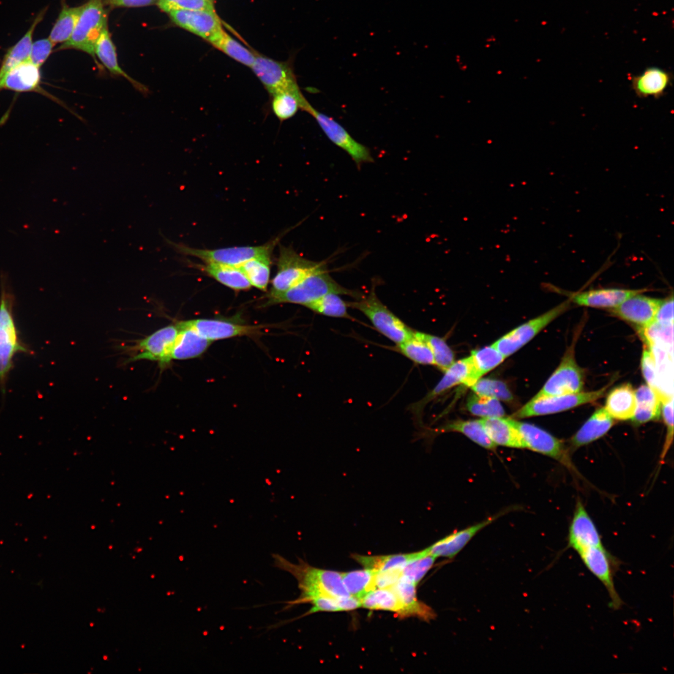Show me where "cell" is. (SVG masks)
Here are the masks:
<instances>
[{
  "instance_id": "obj_1",
  "label": "cell",
  "mask_w": 674,
  "mask_h": 674,
  "mask_svg": "<svg viewBox=\"0 0 674 674\" xmlns=\"http://www.w3.org/2000/svg\"><path fill=\"white\" fill-rule=\"evenodd\" d=\"M272 556L275 566L293 575L298 582L301 592L299 598L285 602V608L308 603L310 600L319 596H350L343 585L341 572L316 568L302 559H299L298 563L294 564L279 555Z\"/></svg>"
},
{
  "instance_id": "obj_2",
  "label": "cell",
  "mask_w": 674,
  "mask_h": 674,
  "mask_svg": "<svg viewBox=\"0 0 674 674\" xmlns=\"http://www.w3.org/2000/svg\"><path fill=\"white\" fill-rule=\"evenodd\" d=\"M15 299L8 283L7 275H1L0 293V390L6 392L8 376L16 354H31L28 346L21 340L15 324L13 308Z\"/></svg>"
},
{
  "instance_id": "obj_3",
  "label": "cell",
  "mask_w": 674,
  "mask_h": 674,
  "mask_svg": "<svg viewBox=\"0 0 674 674\" xmlns=\"http://www.w3.org/2000/svg\"><path fill=\"white\" fill-rule=\"evenodd\" d=\"M329 294L346 296L356 300L364 297L365 295L359 291L352 290L338 283L330 274L327 264L284 293L269 295L265 305L279 304H294L306 307L310 303Z\"/></svg>"
},
{
  "instance_id": "obj_4",
  "label": "cell",
  "mask_w": 674,
  "mask_h": 674,
  "mask_svg": "<svg viewBox=\"0 0 674 674\" xmlns=\"http://www.w3.org/2000/svg\"><path fill=\"white\" fill-rule=\"evenodd\" d=\"M377 285V280H373L370 293L356 301L348 302V307L364 313L379 333L396 345L400 344L413 336L414 331L379 299L376 293Z\"/></svg>"
},
{
  "instance_id": "obj_5",
  "label": "cell",
  "mask_w": 674,
  "mask_h": 674,
  "mask_svg": "<svg viewBox=\"0 0 674 674\" xmlns=\"http://www.w3.org/2000/svg\"><path fill=\"white\" fill-rule=\"evenodd\" d=\"M108 27V16L103 0H89L83 5L72 37L56 50H80L95 57V45Z\"/></svg>"
},
{
  "instance_id": "obj_6",
  "label": "cell",
  "mask_w": 674,
  "mask_h": 674,
  "mask_svg": "<svg viewBox=\"0 0 674 674\" xmlns=\"http://www.w3.org/2000/svg\"><path fill=\"white\" fill-rule=\"evenodd\" d=\"M166 240L168 244L182 254L195 256L206 263L237 267L253 258H271L272 251L279 241V238H277L261 246L233 247L209 250L189 247Z\"/></svg>"
},
{
  "instance_id": "obj_7",
  "label": "cell",
  "mask_w": 674,
  "mask_h": 674,
  "mask_svg": "<svg viewBox=\"0 0 674 674\" xmlns=\"http://www.w3.org/2000/svg\"><path fill=\"white\" fill-rule=\"evenodd\" d=\"M326 264L327 261L308 260L299 254L291 247L281 245L277 261V272L272 280L271 291L269 295L284 293Z\"/></svg>"
},
{
  "instance_id": "obj_8",
  "label": "cell",
  "mask_w": 674,
  "mask_h": 674,
  "mask_svg": "<svg viewBox=\"0 0 674 674\" xmlns=\"http://www.w3.org/2000/svg\"><path fill=\"white\" fill-rule=\"evenodd\" d=\"M609 384L597 391L577 393L551 397H534L530 402L513 414V419L547 415L570 410L580 405L595 402L604 395Z\"/></svg>"
},
{
  "instance_id": "obj_9",
  "label": "cell",
  "mask_w": 674,
  "mask_h": 674,
  "mask_svg": "<svg viewBox=\"0 0 674 674\" xmlns=\"http://www.w3.org/2000/svg\"><path fill=\"white\" fill-rule=\"evenodd\" d=\"M250 68L271 97L283 92L303 95L290 62L275 61L255 54V61Z\"/></svg>"
},
{
  "instance_id": "obj_10",
  "label": "cell",
  "mask_w": 674,
  "mask_h": 674,
  "mask_svg": "<svg viewBox=\"0 0 674 674\" xmlns=\"http://www.w3.org/2000/svg\"><path fill=\"white\" fill-rule=\"evenodd\" d=\"M569 300L565 301L547 312L537 316L527 323L512 330L508 334L499 339L493 345L507 358L515 354L523 346L538 334L539 332L552 323L555 319L569 309L571 305Z\"/></svg>"
},
{
  "instance_id": "obj_11",
  "label": "cell",
  "mask_w": 674,
  "mask_h": 674,
  "mask_svg": "<svg viewBox=\"0 0 674 674\" xmlns=\"http://www.w3.org/2000/svg\"><path fill=\"white\" fill-rule=\"evenodd\" d=\"M584 384L585 372L575 361L573 345L567 349L557 369L535 397L577 394L582 392Z\"/></svg>"
},
{
  "instance_id": "obj_12",
  "label": "cell",
  "mask_w": 674,
  "mask_h": 674,
  "mask_svg": "<svg viewBox=\"0 0 674 674\" xmlns=\"http://www.w3.org/2000/svg\"><path fill=\"white\" fill-rule=\"evenodd\" d=\"M305 111L316 120L327 137L335 145L350 155L359 169L363 164L374 162L370 149L352 138L347 131L335 119L316 110L310 103Z\"/></svg>"
},
{
  "instance_id": "obj_13",
  "label": "cell",
  "mask_w": 674,
  "mask_h": 674,
  "mask_svg": "<svg viewBox=\"0 0 674 674\" xmlns=\"http://www.w3.org/2000/svg\"><path fill=\"white\" fill-rule=\"evenodd\" d=\"M578 554L587 568L606 589L610 597V606L615 610L621 608L624 602L616 591L614 580L619 565L618 560L610 555L603 545L589 548Z\"/></svg>"
},
{
  "instance_id": "obj_14",
  "label": "cell",
  "mask_w": 674,
  "mask_h": 674,
  "mask_svg": "<svg viewBox=\"0 0 674 674\" xmlns=\"http://www.w3.org/2000/svg\"><path fill=\"white\" fill-rule=\"evenodd\" d=\"M514 420L522 438L524 449L547 455L569 468L572 467L569 454L563 441L536 426Z\"/></svg>"
},
{
  "instance_id": "obj_15",
  "label": "cell",
  "mask_w": 674,
  "mask_h": 674,
  "mask_svg": "<svg viewBox=\"0 0 674 674\" xmlns=\"http://www.w3.org/2000/svg\"><path fill=\"white\" fill-rule=\"evenodd\" d=\"M179 331L177 324L171 325L141 340L136 346L140 353L131 359L130 362L146 360L157 362L162 367L167 366L172 361V350Z\"/></svg>"
},
{
  "instance_id": "obj_16",
  "label": "cell",
  "mask_w": 674,
  "mask_h": 674,
  "mask_svg": "<svg viewBox=\"0 0 674 674\" xmlns=\"http://www.w3.org/2000/svg\"><path fill=\"white\" fill-rule=\"evenodd\" d=\"M176 25L212 43L223 30L215 12L200 10H176L169 13Z\"/></svg>"
},
{
  "instance_id": "obj_17",
  "label": "cell",
  "mask_w": 674,
  "mask_h": 674,
  "mask_svg": "<svg viewBox=\"0 0 674 674\" xmlns=\"http://www.w3.org/2000/svg\"><path fill=\"white\" fill-rule=\"evenodd\" d=\"M643 293L630 297L615 308L611 312L619 318L646 329L655 321L663 300L644 296Z\"/></svg>"
},
{
  "instance_id": "obj_18",
  "label": "cell",
  "mask_w": 674,
  "mask_h": 674,
  "mask_svg": "<svg viewBox=\"0 0 674 674\" xmlns=\"http://www.w3.org/2000/svg\"><path fill=\"white\" fill-rule=\"evenodd\" d=\"M182 323L211 342L245 335H255L261 329L260 326H248L222 319H196L182 321Z\"/></svg>"
},
{
  "instance_id": "obj_19",
  "label": "cell",
  "mask_w": 674,
  "mask_h": 674,
  "mask_svg": "<svg viewBox=\"0 0 674 674\" xmlns=\"http://www.w3.org/2000/svg\"><path fill=\"white\" fill-rule=\"evenodd\" d=\"M479 377L474 369L471 357L454 362L445 372V375L437 386L424 399L414 404L411 410L414 413H420L426 404L437 396L445 392L457 384H463L471 387L479 380Z\"/></svg>"
},
{
  "instance_id": "obj_20",
  "label": "cell",
  "mask_w": 674,
  "mask_h": 674,
  "mask_svg": "<svg viewBox=\"0 0 674 674\" xmlns=\"http://www.w3.org/2000/svg\"><path fill=\"white\" fill-rule=\"evenodd\" d=\"M512 509H507L488 518L481 523L454 533L431 545L427 549L430 555L436 558L442 557L453 559L462 551L470 540L482 529L487 527L498 518Z\"/></svg>"
},
{
  "instance_id": "obj_21",
  "label": "cell",
  "mask_w": 674,
  "mask_h": 674,
  "mask_svg": "<svg viewBox=\"0 0 674 674\" xmlns=\"http://www.w3.org/2000/svg\"><path fill=\"white\" fill-rule=\"evenodd\" d=\"M602 545L596 526L583 504L579 502L569 528V547L579 553L588 548Z\"/></svg>"
},
{
  "instance_id": "obj_22",
  "label": "cell",
  "mask_w": 674,
  "mask_h": 674,
  "mask_svg": "<svg viewBox=\"0 0 674 674\" xmlns=\"http://www.w3.org/2000/svg\"><path fill=\"white\" fill-rule=\"evenodd\" d=\"M673 76L668 71L657 67L647 68L631 79V88L638 98L660 99L672 85Z\"/></svg>"
},
{
  "instance_id": "obj_23",
  "label": "cell",
  "mask_w": 674,
  "mask_h": 674,
  "mask_svg": "<svg viewBox=\"0 0 674 674\" xmlns=\"http://www.w3.org/2000/svg\"><path fill=\"white\" fill-rule=\"evenodd\" d=\"M646 291V289H596L570 295L569 300L580 306L613 308L618 306L630 297L645 293Z\"/></svg>"
},
{
  "instance_id": "obj_24",
  "label": "cell",
  "mask_w": 674,
  "mask_h": 674,
  "mask_svg": "<svg viewBox=\"0 0 674 674\" xmlns=\"http://www.w3.org/2000/svg\"><path fill=\"white\" fill-rule=\"evenodd\" d=\"M41 80L40 68L27 60L13 68L1 79L0 91L10 90L18 92H41Z\"/></svg>"
},
{
  "instance_id": "obj_25",
  "label": "cell",
  "mask_w": 674,
  "mask_h": 674,
  "mask_svg": "<svg viewBox=\"0 0 674 674\" xmlns=\"http://www.w3.org/2000/svg\"><path fill=\"white\" fill-rule=\"evenodd\" d=\"M481 422L491 440L496 446L524 449L522 438L512 418L491 417Z\"/></svg>"
},
{
  "instance_id": "obj_26",
  "label": "cell",
  "mask_w": 674,
  "mask_h": 674,
  "mask_svg": "<svg viewBox=\"0 0 674 674\" xmlns=\"http://www.w3.org/2000/svg\"><path fill=\"white\" fill-rule=\"evenodd\" d=\"M177 325L179 331L172 350L171 360L197 358L211 345V341L201 336L195 330L185 326L182 322Z\"/></svg>"
},
{
  "instance_id": "obj_27",
  "label": "cell",
  "mask_w": 674,
  "mask_h": 674,
  "mask_svg": "<svg viewBox=\"0 0 674 674\" xmlns=\"http://www.w3.org/2000/svg\"><path fill=\"white\" fill-rule=\"evenodd\" d=\"M416 587V585L403 576L392 586L403 605L401 618L415 617L425 621L433 620L436 617L435 611L417 598Z\"/></svg>"
},
{
  "instance_id": "obj_28",
  "label": "cell",
  "mask_w": 674,
  "mask_h": 674,
  "mask_svg": "<svg viewBox=\"0 0 674 674\" xmlns=\"http://www.w3.org/2000/svg\"><path fill=\"white\" fill-rule=\"evenodd\" d=\"M48 7L40 11L24 36L7 50L0 67V80L11 70L29 60L33 45V37L38 24L44 19Z\"/></svg>"
},
{
  "instance_id": "obj_29",
  "label": "cell",
  "mask_w": 674,
  "mask_h": 674,
  "mask_svg": "<svg viewBox=\"0 0 674 674\" xmlns=\"http://www.w3.org/2000/svg\"><path fill=\"white\" fill-rule=\"evenodd\" d=\"M95 56L102 62L103 66L113 75L122 76L132 84L136 89L144 93L148 91V89L144 84L139 83L135 79L131 77L122 69L119 65L115 45L111 40L108 27L104 29L99 39L95 45Z\"/></svg>"
},
{
  "instance_id": "obj_30",
  "label": "cell",
  "mask_w": 674,
  "mask_h": 674,
  "mask_svg": "<svg viewBox=\"0 0 674 674\" xmlns=\"http://www.w3.org/2000/svg\"><path fill=\"white\" fill-rule=\"evenodd\" d=\"M614 425L613 417L605 408L597 409L571 439L574 447L586 445L606 434Z\"/></svg>"
},
{
  "instance_id": "obj_31",
  "label": "cell",
  "mask_w": 674,
  "mask_h": 674,
  "mask_svg": "<svg viewBox=\"0 0 674 674\" xmlns=\"http://www.w3.org/2000/svg\"><path fill=\"white\" fill-rule=\"evenodd\" d=\"M661 392L644 384L635 391L636 408L631 419L636 424L658 420L661 414Z\"/></svg>"
},
{
  "instance_id": "obj_32",
  "label": "cell",
  "mask_w": 674,
  "mask_h": 674,
  "mask_svg": "<svg viewBox=\"0 0 674 674\" xmlns=\"http://www.w3.org/2000/svg\"><path fill=\"white\" fill-rule=\"evenodd\" d=\"M604 408L613 419L631 420L636 408L635 390L631 384H622L613 390L607 396Z\"/></svg>"
},
{
  "instance_id": "obj_33",
  "label": "cell",
  "mask_w": 674,
  "mask_h": 674,
  "mask_svg": "<svg viewBox=\"0 0 674 674\" xmlns=\"http://www.w3.org/2000/svg\"><path fill=\"white\" fill-rule=\"evenodd\" d=\"M196 265L204 274L233 290L246 291L252 286L239 267L206 263Z\"/></svg>"
},
{
  "instance_id": "obj_34",
  "label": "cell",
  "mask_w": 674,
  "mask_h": 674,
  "mask_svg": "<svg viewBox=\"0 0 674 674\" xmlns=\"http://www.w3.org/2000/svg\"><path fill=\"white\" fill-rule=\"evenodd\" d=\"M428 553L427 549L419 552L408 554H397L383 556H364L352 555L351 558L361 564L364 568L376 570L378 571L392 569H403L410 561Z\"/></svg>"
},
{
  "instance_id": "obj_35",
  "label": "cell",
  "mask_w": 674,
  "mask_h": 674,
  "mask_svg": "<svg viewBox=\"0 0 674 674\" xmlns=\"http://www.w3.org/2000/svg\"><path fill=\"white\" fill-rule=\"evenodd\" d=\"M377 571L365 568L357 571L341 572L342 579L346 591L350 596L361 601L363 597L375 590V576Z\"/></svg>"
},
{
  "instance_id": "obj_36",
  "label": "cell",
  "mask_w": 674,
  "mask_h": 674,
  "mask_svg": "<svg viewBox=\"0 0 674 674\" xmlns=\"http://www.w3.org/2000/svg\"><path fill=\"white\" fill-rule=\"evenodd\" d=\"M361 604L367 609L390 611L402 618L403 605L392 587L371 591L361 599Z\"/></svg>"
},
{
  "instance_id": "obj_37",
  "label": "cell",
  "mask_w": 674,
  "mask_h": 674,
  "mask_svg": "<svg viewBox=\"0 0 674 674\" xmlns=\"http://www.w3.org/2000/svg\"><path fill=\"white\" fill-rule=\"evenodd\" d=\"M440 431L443 432L462 433L487 450H495L497 447L488 436L481 420H457L444 426Z\"/></svg>"
},
{
  "instance_id": "obj_38",
  "label": "cell",
  "mask_w": 674,
  "mask_h": 674,
  "mask_svg": "<svg viewBox=\"0 0 674 674\" xmlns=\"http://www.w3.org/2000/svg\"><path fill=\"white\" fill-rule=\"evenodd\" d=\"M83 6L70 7L62 5L61 12L50 33V38L54 45L64 43L72 37Z\"/></svg>"
},
{
  "instance_id": "obj_39",
  "label": "cell",
  "mask_w": 674,
  "mask_h": 674,
  "mask_svg": "<svg viewBox=\"0 0 674 674\" xmlns=\"http://www.w3.org/2000/svg\"><path fill=\"white\" fill-rule=\"evenodd\" d=\"M271 97L272 110L281 121L292 118L300 109L305 111L309 104L304 95H297L289 92H280Z\"/></svg>"
},
{
  "instance_id": "obj_40",
  "label": "cell",
  "mask_w": 674,
  "mask_h": 674,
  "mask_svg": "<svg viewBox=\"0 0 674 674\" xmlns=\"http://www.w3.org/2000/svg\"><path fill=\"white\" fill-rule=\"evenodd\" d=\"M271 266V258H256L250 259L238 267L251 285L266 291L270 282Z\"/></svg>"
},
{
  "instance_id": "obj_41",
  "label": "cell",
  "mask_w": 674,
  "mask_h": 674,
  "mask_svg": "<svg viewBox=\"0 0 674 674\" xmlns=\"http://www.w3.org/2000/svg\"><path fill=\"white\" fill-rule=\"evenodd\" d=\"M306 307L319 315L356 320L349 314L348 302L343 301L340 295L337 294L326 295L310 303Z\"/></svg>"
},
{
  "instance_id": "obj_42",
  "label": "cell",
  "mask_w": 674,
  "mask_h": 674,
  "mask_svg": "<svg viewBox=\"0 0 674 674\" xmlns=\"http://www.w3.org/2000/svg\"><path fill=\"white\" fill-rule=\"evenodd\" d=\"M394 350L412 362L420 365H435V359L430 346L415 334L408 340L396 345Z\"/></svg>"
},
{
  "instance_id": "obj_43",
  "label": "cell",
  "mask_w": 674,
  "mask_h": 674,
  "mask_svg": "<svg viewBox=\"0 0 674 674\" xmlns=\"http://www.w3.org/2000/svg\"><path fill=\"white\" fill-rule=\"evenodd\" d=\"M211 44L245 66L250 68L255 61V54L240 44L224 31Z\"/></svg>"
},
{
  "instance_id": "obj_44",
  "label": "cell",
  "mask_w": 674,
  "mask_h": 674,
  "mask_svg": "<svg viewBox=\"0 0 674 674\" xmlns=\"http://www.w3.org/2000/svg\"><path fill=\"white\" fill-rule=\"evenodd\" d=\"M417 337L425 341L432 351L435 365L445 372L455 362L454 354L441 338L414 331Z\"/></svg>"
},
{
  "instance_id": "obj_45",
  "label": "cell",
  "mask_w": 674,
  "mask_h": 674,
  "mask_svg": "<svg viewBox=\"0 0 674 674\" xmlns=\"http://www.w3.org/2000/svg\"><path fill=\"white\" fill-rule=\"evenodd\" d=\"M466 407L474 415L484 418L502 417L505 414L503 406L496 398L477 395L468 398Z\"/></svg>"
},
{
  "instance_id": "obj_46",
  "label": "cell",
  "mask_w": 674,
  "mask_h": 674,
  "mask_svg": "<svg viewBox=\"0 0 674 674\" xmlns=\"http://www.w3.org/2000/svg\"><path fill=\"white\" fill-rule=\"evenodd\" d=\"M470 357L479 378L498 367L506 359L493 345L472 351Z\"/></svg>"
},
{
  "instance_id": "obj_47",
  "label": "cell",
  "mask_w": 674,
  "mask_h": 674,
  "mask_svg": "<svg viewBox=\"0 0 674 674\" xmlns=\"http://www.w3.org/2000/svg\"><path fill=\"white\" fill-rule=\"evenodd\" d=\"M475 394L496 398L498 400L510 402L513 396L504 382L492 379H479L471 387Z\"/></svg>"
},
{
  "instance_id": "obj_48",
  "label": "cell",
  "mask_w": 674,
  "mask_h": 674,
  "mask_svg": "<svg viewBox=\"0 0 674 674\" xmlns=\"http://www.w3.org/2000/svg\"><path fill=\"white\" fill-rule=\"evenodd\" d=\"M436 559L435 556L430 555L428 551L426 555L406 564L402 569V576L414 585H418L428 572L432 568Z\"/></svg>"
},
{
  "instance_id": "obj_49",
  "label": "cell",
  "mask_w": 674,
  "mask_h": 674,
  "mask_svg": "<svg viewBox=\"0 0 674 674\" xmlns=\"http://www.w3.org/2000/svg\"><path fill=\"white\" fill-rule=\"evenodd\" d=\"M157 5L168 13L176 10L215 12L212 0H158Z\"/></svg>"
},
{
  "instance_id": "obj_50",
  "label": "cell",
  "mask_w": 674,
  "mask_h": 674,
  "mask_svg": "<svg viewBox=\"0 0 674 674\" xmlns=\"http://www.w3.org/2000/svg\"><path fill=\"white\" fill-rule=\"evenodd\" d=\"M661 413L667 427V436L662 457L664 458L672 443L673 438V396L663 395L661 398Z\"/></svg>"
},
{
  "instance_id": "obj_51",
  "label": "cell",
  "mask_w": 674,
  "mask_h": 674,
  "mask_svg": "<svg viewBox=\"0 0 674 674\" xmlns=\"http://www.w3.org/2000/svg\"><path fill=\"white\" fill-rule=\"evenodd\" d=\"M54 46L55 45L49 38L38 40L33 43L29 61L37 67H42L51 55Z\"/></svg>"
},
{
  "instance_id": "obj_52",
  "label": "cell",
  "mask_w": 674,
  "mask_h": 674,
  "mask_svg": "<svg viewBox=\"0 0 674 674\" xmlns=\"http://www.w3.org/2000/svg\"><path fill=\"white\" fill-rule=\"evenodd\" d=\"M641 367L644 377L648 383V386L660 392L657 386L656 359L652 348L649 346L648 348H646L644 350L641 360Z\"/></svg>"
},
{
  "instance_id": "obj_53",
  "label": "cell",
  "mask_w": 674,
  "mask_h": 674,
  "mask_svg": "<svg viewBox=\"0 0 674 674\" xmlns=\"http://www.w3.org/2000/svg\"><path fill=\"white\" fill-rule=\"evenodd\" d=\"M340 597L319 596L310 600L308 603L313 605L309 611L303 615H312L318 612H337L341 611L339 604Z\"/></svg>"
},
{
  "instance_id": "obj_54",
  "label": "cell",
  "mask_w": 674,
  "mask_h": 674,
  "mask_svg": "<svg viewBox=\"0 0 674 674\" xmlns=\"http://www.w3.org/2000/svg\"><path fill=\"white\" fill-rule=\"evenodd\" d=\"M402 569H400L377 571L375 581L376 589L390 588L395 585L402 577Z\"/></svg>"
},
{
  "instance_id": "obj_55",
  "label": "cell",
  "mask_w": 674,
  "mask_h": 674,
  "mask_svg": "<svg viewBox=\"0 0 674 674\" xmlns=\"http://www.w3.org/2000/svg\"><path fill=\"white\" fill-rule=\"evenodd\" d=\"M654 323L662 325L673 324V297L671 295L667 299L663 300L661 305L657 310Z\"/></svg>"
},
{
  "instance_id": "obj_56",
  "label": "cell",
  "mask_w": 674,
  "mask_h": 674,
  "mask_svg": "<svg viewBox=\"0 0 674 674\" xmlns=\"http://www.w3.org/2000/svg\"><path fill=\"white\" fill-rule=\"evenodd\" d=\"M113 6L122 7H143L157 4L158 0H109Z\"/></svg>"
}]
</instances>
